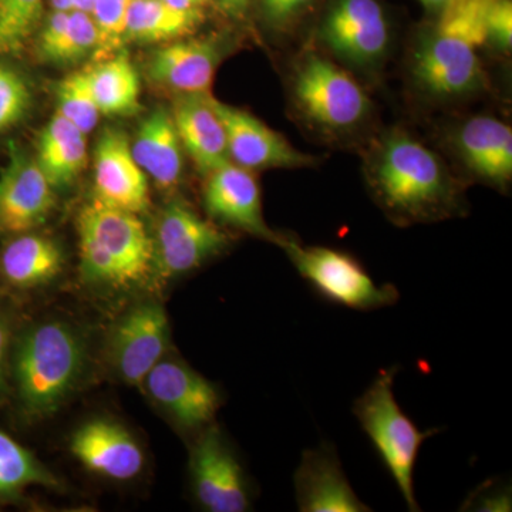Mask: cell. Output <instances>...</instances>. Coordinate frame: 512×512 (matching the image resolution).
<instances>
[{"label": "cell", "instance_id": "obj_31", "mask_svg": "<svg viewBox=\"0 0 512 512\" xmlns=\"http://www.w3.org/2000/svg\"><path fill=\"white\" fill-rule=\"evenodd\" d=\"M32 106V92L25 77L0 63V134L18 126Z\"/></svg>", "mask_w": 512, "mask_h": 512}, {"label": "cell", "instance_id": "obj_27", "mask_svg": "<svg viewBox=\"0 0 512 512\" xmlns=\"http://www.w3.org/2000/svg\"><path fill=\"white\" fill-rule=\"evenodd\" d=\"M204 19L200 13L171 8L163 0H131L124 40L168 42L190 35Z\"/></svg>", "mask_w": 512, "mask_h": 512}, {"label": "cell", "instance_id": "obj_7", "mask_svg": "<svg viewBox=\"0 0 512 512\" xmlns=\"http://www.w3.org/2000/svg\"><path fill=\"white\" fill-rule=\"evenodd\" d=\"M281 248L305 281L329 302L356 311L386 308L399 301L393 285H377L357 259L326 247H303L286 237Z\"/></svg>", "mask_w": 512, "mask_h": 512}, {"label": "cell", "instance_id": "obj_37", "mask_svg": "<svg viewBox=\"0 0 512 512\" xmlns=\"http://www.w3.org/2000/svg\"><path fill=\"white\" fill-rule=\"evenodd\" d=\"M171 8L183 10V12L200 13L204 15V8L210 0H163Z\"/></svg>", "mask_w": 512, "mask_h": 512}, {"label": "cell", "instance_id": "obj_16", "mask_svg": "<svg viewBox=\"0 0 512 512\" xmlns=\"http://www.w3.org/2000/svg\"><path fill=\"white\" fill-rule=\"evenodd\" d=\"M96 198L119 210L140 214L150 205L147 174L131 153L126 134L116 128L103 131L94 165Z\"/></svg>", "mask_w": 512, "mask_h": 512}, {"label": "cell", "instance_id": "obj_40", "mask_svg": "<svg viewBox=\"0 0 512 512\" xmlns=\"http://www.w3.org/2000/svg\"><path fill=\"white\" fill-rule=\"evenodd\" d=\"M419 2L424 6V8L430 10H439L443 8L444 5H446L448 0H419Z\"/></svg>", "mask_w": 512, "mask_h": 512}, {"label": "cell", "instance_id": "obj_19", "mask_svg": "<svg viewBox=\"0 0 512 512\" xmlns=\"http://www.w3.org/2000/svg\"><path fill=\"white\" fill-rule=\"evenodd\" d=\"M70 450L93 473L127 481L144 466V454L127 430L109 420H92L74 433Z\"/></svg>", "mask_w": 512, "mask_h": 512}, {"label": "cell", "instance_id": "obj_1", "mask_svg": "<svg viewBox=\"0 0 512 512\" xmlns=\"http://www.w3.org/2000/svg\"><path fill=\"white\" fill-rule=\"evenodd\" d=\"M366 177L373 198L394 224H429L464 212L457 178L433 150L404 131L380 138Z\"/></svg>", "mask_w": 512, "mask_h": 512}, {"label": "cell", "instance_id": "obj_20", "mask_svg": "<svg viewBox=\"0 0 512 512\" xmlns=\"http://www.w3.org/2000/svg\"><path fill=\"white\" fill-rule=\"evenodd\" d=\"M171 114L181 144L200 173L208 175L231 161L227 133L210 93L181 94Z\"/></svg>", "mask_w": 512, "mask_h": 512}, {"label": "cell", "instance_id": "obj_2", "mask_svg": "<svg viewBox=\"0 0 512 512\" xmlns=\"http://www.w3.org/2000/svg\"><path fill=\"white\" fill-rule=\"evenodd\" d=\"M494 0H448L414 46L410 72L434 99H460L483 86L481 49Z\"/></svg>", "mask_w": 512, "mask_h": 512}, {"label": "cell", "instance_id": "obj_4", "mask_svg": "<svg viewBox=\"0 0 512 512\" xmlns=\"http://www.w3.org/2000/svg\"><path fill=\"white\" fill-rule=\"evenodd\" d=\"M86 350L76 330L62 322L32 326L19 340L13 372L20 403L30 416L62 406L79 382Z\"/></svg>", "mask_w": 512, "mask_h": 512}, {"label": "cell", "instance_id": "obj_21", "mask_svg": "<svg viewBox=\"0 0 512 512\" xmlns=\"http://www.w3.org/2000/svg\"><path fill=\"white\" fill-rule=\"evenodd\" d=\"M458 154L471 174L494 187H505L512 177V130L494 117L478 116L458 128Z\"/></svg>", "mask_w": 512, "mask_h": 512}, {"label": "cell", "instance_id": "obj_15", "mask_svg": "<svg viewBox=\"0 0 512 512\" xmlns=\"http://www.w3.org/2000/svg\"><path fill=\"white\" fill-rule=\"evenodd\" d=\"M205 177L204 207L210 217L281 247L286 237L266 224L261 188L252 171L228 161Z\"/></svg>", "mask_w": 512, "mask_h": 512}, {"label": "cell", "instance_id": "obj_39", "mask_svg": "<svg viewBox=\"0 0 512 512\" xmlns=\"http://www.w3.org/2000/svg\"><path fill=\"white\" fill-rule=\"evenodd\" d=\"M73 10H79V12L89 13L92 15L94 6V0H72Z\"/></svg>", "mask_w": 512, "mask_h": 512}, {"label": "cell", "instance_id": "obj_3", "mask_svg": "<svg viewBox=\"0 0 512 512\" xmlns=\"http://www.w3.org/2000/svg\"><path fill=\"white\" fill-rule=\"evenodd\" d=\"M80 269L87 282L130 288L156 266L154 241L133 212L94 198L79 215Z\"/></svg>", "mask_w": 512, "mask_h": 512}, {"label": "cell", "instance_id": "obj_22", "mask_svg": "<svg viewBox=\"0 0 512 512\" xmlns=\"http://www.w3.org/2000/svg\"><path fill=\"white\" fill-rule=\"evenodd\" d=\"M131 153L160 187H174L183 174V144L173 114L165 109L153 111L138 127Z\"/></svg>", "mask_w": 512, "mask_h": 512}, {"label": "cell", "instance_id": "obj_17", "mask_svg": "<svg viewBox=\"0 0 512 512\" xmlns=\"http://www.w3.org/2000/svg\"><path fill=\"white\" fill-rule=\"evenodd\" d=\"M296 504L302 512H369L350 485L335 448L328 443L303 451L295 476Z\"/></svg>", "mask_w": 512, "mask_h": 512}, {"label": "cell", "instance_id": "obj_30", "mask_svg": "<svg viewBox=\"0 0 512 512\" xmlns=\"http://www.w3.org/2000/svg\"><path fill=\"white\" fill-rule=\"evenodd\" d=\"M57 113L89 134L97 126L100 110L90 89L86 72L74 73L59 83L56 90Z\"/></svg>", "mask_w": 512, "mask_h": 512}, {"label": "cell", "instance_id": "obj_23", "mask_svg": "<svg viewBox=\"0 0 512 512\" xmlns=\"http://www.w3.org/2000/svg\"><path fill=\"white\" fill-rule=\"evenodd\" d=\"M36 161L53 188L67 187L87 163L86 134L56 111L40 133Z\"/></svg>", "mask_w": 512, "mask_h": 512}, {"label": "cell", "instance_id": "obj_11", "mask_svg": "<svg viewBox=\"0 0 512 512\" xmlns=\"http://www.w3.org/2000/svg\"><path fill=\"white\" fill-rule=\"evenodd\" d=\"M55 205L52 184L33 160L16 144L0 171V234L19 235L42 225Z\"/></svg>", "mask_w": 512, "mask_h": 512}, {"label": "cell", "instance_id": "obj_28", "mask_svg": "<svg viewBox=\"0 0 512 512\" xmlns=\"http://www.w3.org/2000/svg\"><path fill=\"white\" fill-rule=\"evenodd\" d=\"M29 485L59 487V481L30 451L0 430V495L19 493Z\"/></svg>", "mask_w": 512, "mask_h": 512}, {"label": "cell", "instance_id": "obj_32", "mask_svg": "<svg viewBox=\"0 0 512 512\" xmlns=\"http://www.w3.org/2000/svg\"><path fill=\"white\" fill-rule=\"evenodd\" d=\"M131 0H94L92 18L99 33L101 56L109 55L124 42Z\"/></svg>", "mask_w": 512, "mask_h": 512}, {"label": "cell", "instance_id": "obj_38", "mask_svg": "<svg viewBox=\"0 0 512 512\" xmlns=\"http://www.w3.org/2000/svg\"><path fill=\"white\" fill-rule=\"evenodd\" d=\"M231 15H241L247 9L249 0H214Z\"/></svg>", "mask_w": 512, "mask_h": 512}, {"label": "cell", "instance_id": "obj_6", "mask_svg": "<svg viewBox=\"0 0 512 512\" xmlns=\"http://www.w3.org/2000/svg\"><path fill=\"white\" fill-rule=\"evenodd\" d=\"M293 100L313 126L348 133L369 119L372 101L359 82L329 57L311 53L298 64Z\"/></svg>", "mask_w": 512, "mask_h": 512}, {"label": "cell", "instance_id": "obj_29", "mask_svg": "<svg viewBox=\"0 0 512 512\" xmlns=\"http://www.w3.org/2000/svg\"><path fill=\"white\" fill-rule=\"evenodd\" d=\"M43 0H0V55L25 47L42 16Z\"/></svg>", "mask_w": 512, "mask_h": 512}, {"label": "cell", "instance_id": "obj_18", "mask_svg": "<svg viewBox=\"0 0 512 512\" xmlns=\"http://www.w3.org/2000/svg\"><path fill=\"white\" fill-rule=\"evenodd\" d=\"M224 50L214 37L173 42L154 53L148 74L154 82L180 94L210 93Z\"/></svg>", "mask_w": 512, "mask_h": 512}, {"label": "cell", "instance_id": "obj_36", "mask_svg": "<svg viewBox=\"0 0 512 512\" xmlns=\"http://www.w3.org/2000/svg\"><path fill=\"white\" fill-rule=\"evenodd\" d=\"M10 326L6 312L0 306V389L5 383L6 363H8Z\"/></svg>", "mask_w": 512, "mask_h": 512}, {"label": "cell", "instance_id": "obj_24", "mask_svg": "<svg viewBox=\"0 0 512 512\" xmlns=\"http://www.w3.org/2000/svg\"><path fill=\"white\" fill-rule=\"evenodd\" d=\"M63 268L62 249L52 239L19 234L0 256V271L9 284L29 288L46 284Z\"/></svg>", "mask_w": 512, "mask_h": 512}, {"label": "cell", "instance_id": "obj_34", "mask_svg": "<svg viewBox=\"0 0 512 512\" xmlns=\"http://www.w3.org/2000/svg\"><path fill=\"white\" fill-rule=\"evenodd\" d=\"M313 0H262L265 18L276 29H289Z\"/></svg>", "mask_w": 512, "mask_h": 512}, {"label": "cell", "instance_id": "obj_13", "mask_svg": "<svg viewBox=\"0 0 512 512\" xmlns=\"http://www.w3.org/2000/svg\"><path fill=\"white\" fill-rule=\"evenodd\" d=\"M214 107L227 133L229 160L249 171L268 168L312 167L316 158L292 146L248 111L214 99Z\"/></svg>", "mask_w": 512, "mask_h": 512}, {"label": "cell", "instance_id": "obj_33", "mask_svg": "<svg viewBox=\"0 0 512 512\" xmlns=\"http://www.w3.org/2000/svg\"><path fill=\"white\" fill-rule=\"evenodd\" d=\"M487 45L498 52H511L512 0H494L487 16Z\"/></svg>", "mask_w": 512, "mask_h": 512}, {"label": "cell", "instance_id": "obj_26", "mask_svg": "<svg viewBox=\"0 0 512 512\" xmlns=\"http://www.w3.org/2000/svg\"><path fill=\"white\" fill-rule=\"evenodd\" d=\"M86 76L101 114L131 116L140 109V80L126 55L104 60Z\"/></svg>", "mask_w": 512, "mask_h": 512}, {"label": "cell", "instance_id": "obj_14", "mask_svg": "<svg viewBox=\"0 0 512 512\" xmlns=\"http://www.w3.org/2000/svg\"><path fill=\"white\" fill-rule=\"evenodd\" d=\"M143 384L165 412L187 430L207 429L221 406L215 384L180 360L161 359Z\"/></svg>", "mask_w": 512, "mask_h": 512}, {"label": "cell", "instance_id": "obj_35", "mask_svg": "<svg viewBox=\"0 0 512 512\" xmlns=\"http://www.w3.org/2000/svg\"><path fill=\"white\" fill-rule=\"evenodd\" d=\"M511 490L504 485H481L471 494L463 510L511 511Z\"/></svg>", "mask_w": 512, "mask_h": 512}, {"label": "cell", "instance_id": "obj_25", "mask_svg": "<svg viewBox=\"0 0 512 512\" xmlns=\"http://www.w3.org/2000/svg\"><path fill=\"white\" fill-rule=\"evenodd\" d=\"M97 45L99 33L92 15L55 10L40 33L39 52L47 62L72 63L89 55Z\"/></svg>", "mask_w": 512, "mask_h": 512}, {"label": "cell", "instance_id": "obj_9", "mask_svg": "<svg viewBox=\"0 0 512 512\" xmlns=\"http://www.w3.org/2000/svg\"><path fill=\"white\" fill-rule=\"evenodd\" d=\"M229 237L183 202L174 201L158 218L154 252L165 276L187 274L228 248Z\"/></svg>", "mask_w": 512, "mask_h": 512}, {"label": "cell", "instance_id": "obj_10", "mask_svg": "<svg viewBox=\"0 0 512 512\" xmlns=\"http://www.w3.org/2000/svg\"><path fill=\"white\" fill-rule=\"evenodd\" d=\"M191 478L198 504L211 512H244L251 494L244 468L217 427L201 431L191 453Z\"/></svg>", "mask_w": 512, "mask_h": 512}, {"label": "cell", "instance_id": "obj_8", "mask_svg": "<svg viewBox=\"0 0 512 512\" xmlns=\"http://www.w3.org/2000/svg\"><path fill=\"white\" fill-rule=\"evenodd\" d=\"M320 40L330 53L356 67H372L386 56L390 26L379 0H335Z\"/></svg>", "mask_w": 512, "mask_h": 512}, {"label": "cell", "instance_id": "obj_12", "mask_svg": "<svg viewBox=\"0 0 512 512\" xmlns=\"http://www.w3.org/2000/svg\"><path fill=\"white\" fill-rule=\"evenodd\" d=\"M170 340V323L163 306L144 302L117 323L110 338V360L128 384H141L163 359Z\"/></svg>", "mask_w": 512, "mask_h": 512}, {"label": "cell", "instance_id": "obj_5", "mask_svg": "<svg viewBox=\"0 0 512 512\" xmlns=\"http://www.w3.org/2000/svg\"><path fill=\"white\" fill-rule=\"evenodd\" d=\"M396 372L394 367L382 370L353 404V414L399 487L407 508L420 511L414 493V467L424 441L439 430L420 431L400 409L393 389Z\"/></svg>", "mask_w": 512, "mask_h": 512}]
</instances>
